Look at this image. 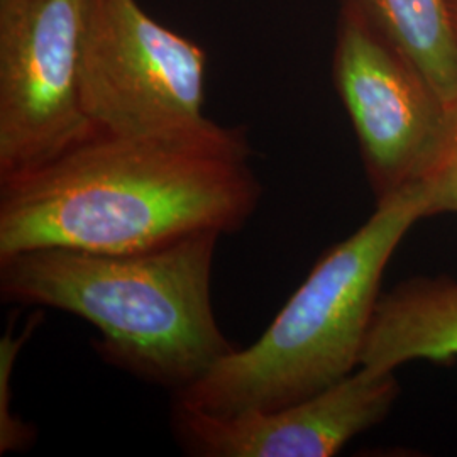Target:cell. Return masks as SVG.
Wrapping results in <instances>:
<instances>
[{
    "label": "cell",
    "mask_w": 457,
    "mask_h": 457,
    "mask_svg": "<svg viewBox=\"0 0 457 457\" xmlns=\"http://www.w3.org/2000/svg\"><path fill=\"white\" fill-rule=\"evenodd\" d=\"M251 156L241 128L175 139L96 134L0 180V256L37 247L137 253L234 234L262 195Z\"/></svg>",
    "instance_id": "obj_1"
},
{
    "label": "cell",
    "mask_w": 457,
    "mask_h": 457,
    "mask_svg": "<svg viewBox=\"0 0 457 457\" xmlns=\"http://www.w3.org/2000/svg\"><path fill=\"white\" fill-rule=\"evenodd\" d=\"M219 237L194 234L137 253L21 251L0 256V294L80 317L100 332L102 360L181 392L236 351L212 307Z\"/></svg>",
    "instance_id": "obj_2"
},
{
    "label": "cell",
    "mask_w": 457,
    "mask_h": 457,
    "mask_svg": "<svg viewBox=\"0 0 457 457\" xmlns=\"http://www.w3.org/2000/svg\"><path fill=\"white\" fill-rule=\"evenodd\" d=\"M422 219V183L378 202L356 232L315 262L256 343L236 349L175 398L215 415L278 409L356 371L383 273Z\"/></svg>",
    "instance_id": "obj_3"
},
{
    "label": "cell",
    "mask_w": 457,
    "mask_h": 457,
    "mask_svg": "<svg viewBox=\"0 0 457 457\" xmlns=\"http://www.w3.org/2000/svg\"><path fill=\"white\" fill-rule=\"evenodd\" d=\"M207 53L137 0H85L80 92L96 134L196 137L222 126L204 114Z\"/></svg>",
    "instance_id": "obj_4"
},
{
    "label": "cell",
    "mask_w": 457,
    "mask_h": 457,
    "mask_svg": "<svg viewBox=\"0 0 457 457\" xmlns=\"http://www.w3.org/2000/svg\"><path fill=\"white\" fill-rule=\"evenodd\" d=\"M85 0H0V180L96 136L80 92Z\"/></svg>",
    "instance_id": "obj_5"
},
{
    "label": "cell",
    "mask_w": 457,
    "mask_h": 457,
    "mask_svg": "<svg viewBox=\"0 0 457 457\" xmlns=\"http://www.w3.org/2000/svg\"><path fill=\"white\" fill-rule=\"evenodd\" d=\"M334 83L356 132L376 204L424 180L449 111L420 73L345 2Z\"/></svg>",
    "instance_id": "obj_6"
},
{
    "label": "cell",
    "mask_w": 457,
    "mask_h": 457,
    "mask_svg": "<svg viewBox=\"0 0 457 457\" xmlns=\"http://www.w3.org/2000/svg\"><path fill=\"white\" fill-rule=\"evenodd\" d=\"M400 393L395 371L360 366L309 398L271 410L215 415L173 400L171 428L195 457H330L383 422Z\"/></svg>",
    "instance_id": "obj_7"
},
{
    "label": "cell",
    "mask_w": 457,
    "mask_h": 457,
    "mask_svg": "<svg viewBox=\"0 0 457 457\" xmlns=\"http://www.w3.org/2000/svg\"><path fill=\"white\" fill-rule=\"evenodd\" d=\"M457 358V281L417 277L378 298L361 364L395 371L410 361Z\"/></svg>",
    "instance_id": "obj_8"
},
{
    "label": "cell",
    "mask_w": 457,
    "mask_h": 457,
    "mask_svg": "<svg viewBox=\"0 0 457 457\" xmlns=\"http://www.w3.org/2000/svg\"><path fill=\"white\" fill-rule=\"evenodd\" d=\"M413 66L441 98L457 107V26L451 0H344Z\"/></svg>",
    "instance_id": "obj_9"
},
{
    "label": "cell",
    "mask_w": 457,
    "mask_h": 457,
    "mask_svg": "<svg viewBox=\"0 0 457 457\" xmlns=\"http://www.w3.org/2000/svg\"><path fill=\"white\" fill-rule=\"evenodd\" d=\"M43 320V312L37 311L19 334H14L11 322L0 339V454L21 453L33 445L36 430L31 424L22 422L12 413V373L17 354L29 341L34 330Z\"/></svg>",
    "instance_id": "obj_10"
},
{
    "label": "cell",
    "mask_w": 457,
    "mask_h": 457,
    "mask_svg": "<svg viewBox=\"0 0 457 457\" xmlns=\"http://www.w3.org/2000/svg\"><path fill=\"white\" fill-rule=\"evenodd\" d=\"M425 217L457 213V107L449 111L447 129L424 180Z\"/></svg>",
    "instance_id": "obj_11"
},
{
    "label": "cell",
    "mask_w": 457,
    "mask_h": 457,
    "mask_svg": "<svg viewBox=\"0 0 457 457\" xmlns=\"http://www.w3.org/2000/svg\"><path fill=\"white\" fill-rule=\"evenodd\" d=\"M451 5H453V12H454V21H456L457 26V0H451Z\"/></svg>",
    "instance_id": "obj_12"
}]
</instances>
